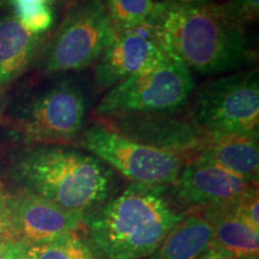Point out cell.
Returning a JSON list of instances; mask_svg holds the SVG:
<instances>
[{"instance_id": "obj_10", "label": "cell", "mask_w": 259, "mask_h": 259, "mask_svg": "<svg viewBox=\"0 0 259 259\" xmlns=\"http://www.w3.org/2000/svg\"><path fill=\"white\" fill-rule=\"evenodd\" d=\"M10 233L12 242L46 244L74 234L85 215L70 211L42 197L23 191L10 192Z\"/></svg>"}, {"instance_id": "obj_3", "label": "cell", "mask_w": 259, "mask_h": 259, "mask_svg": "<svg viewBox=\"0 0 259 259\" xmlns=\"http://www.w3.org/2000/svg\"><path fill=\"white\" fill-rule=\"evenodd\" d=\"M154 30L161 50L191 72L240 71L254 60L245 30L226 15L221 4L183 8L167 3Z\"/></svg>"}, {"instance_id": "obj_25", "label": "cell", "mask_w": 259, "mask_h": 259, "mask_svg": "<svg viewBox=\"0 0 259 259\" xmlns=\"http://www.w3.org/2000/svg\"><path fill=\"white\" fill-rule=\"evenodd\" d=\"M199 259H244V258H239L233 254L226 253V252L215 250V248H210V250L206 252V253H204Z\"/></svg>"}, {"instance_id": "obj_28", "label": "cell", "mask_w": 259, "mask_h": 259, "mask_svg": "<svg viewBox=\"0 0 259 259\" xmlns=\"http://www.w3.org/2000/svg\"><path fill=\"white\" fill-rule=\"evenodd\" d=\"M12 241L4 240V239H0V259L4 258L6 252H8L10 245H11Z\"/></svg>"}, {"instance_id": "obj_22", "label": "cell", "mask_w": 259, "mask_h": 259, "mask_svg": "<svg viewBox=\"0 0 259 259\" xmlns=\"http://www.w3.org/2000/svg\"><path fill=\"white\" fill-rule=\"evenodd\" d=\"M10 191L0 181V238L9 240L10 233Z\"/></svg>"}, {"instance_id": "obj_20", "label": "cell", "mask_w": 259, "mask_h": 259, "mask_svg": "<svg viewBox=\"0 0 259 259\" xmlns=\"http://www.w3.org/2000/svg\"><path fill=\"white\" fill-rule=\"evenodd\" d=\"M221 6L226 15L244 30L258 21L259 0H228Z\"/></svg>"}, {"instance_id": "obj_14", "label": "cell", "mask_w": 259, "mask_h": 259, "mask_svg": "<svg viewBox=\"0 0 259 259\" xmlns=\"http://www.w3.org/2000/svg\"><path fill=\"white\" fill-rule=\"evenodd\" d=\"M46 40V35L32 34L12 15L0 17V88H8L36 63Z\"/></svg>"}, {"instance_id": "obj_8", "label": "cell", "mask_w": 259, "mask_h": 259, "mask_svg": "<svg viewBox=\"0 0 259 259\" xmlns=\"http://www.w3.org/2000/svg\"><path fill=\"white\" fill-rule=\"evenodd\" d=\"M76 143L132 183L170 186L184 166L183 157L138 143L102 124L85 130Z\"/></svg>"}, {"instance_id": "obj_21", "label": "cell", "mask_w": 259, "mask_h": 259, "mask_svg": "<svg viewBox=\"0 0 259 259\" xmlns=\"http://www.w3.org/2000/svg\"><path fill=\"white\" fill-rule=\"evenodd\" d=\"M234 211L241 220L248 223L254 229L259 231V198H258V189L251 191L247 196L244 197L240 202L236 203L234 206Z\"/></svg>"}, {"instance_id": "obj_24", "label": "cell", "mask_w": 259, "mask_h": 259, "mask_svg": "<svg viewBox=\"0 0 259 259\" xmlns=\"http://www.w3.org/2000/svg\"><path fill=\"white\" fill-rule=\"evenodd\" d=\"M171 5L183 6V8H196V6H203L210 4L211 0H164Z\"/></svg>"}, {"instance_id": "obj_5", "label": "cell", "mask_w": 259, "mask_h": 259, "mask_svg": "<svg viewBox=\"0 0 259 259\" xmlns=\"http://www.w3.org/2000/svg\"><path fill=\"white\" fill-rule=\"evenodd\" d=\"M196 84L191 71L167 54L108 90L95 109L100 119L178 112Z\"/></svg>"}, {"instance_id": "obj_15", "label": "cell", "mask_w": 259, "mask_h": 259, "mask_svg": "<svg viewBox=\"0 0 259 259\" xmlns=\"http://www.w3.org/2000/svg\"><path fill=\"white\" fill-rule=\"evenodd\" d=\"M233 206L200 211L211 223L213 229L210 248L239 258H253L258 255L259 251V231L239 218Z\"/></svg>"}, {"instance_id": "obj_4", "label": "cell", "mask_w": 259, "mask_h": 259, "mask_svg": "<svg viewBox=\"0 0 259 259\" xmlns=\"http://www.w3.org/2000/svg\"><path fill=\"white\" fill-rule=\"evenodd\" d=\"M88 101L72 80L61 79L17 100L0 124L23 145H67L82 134Z\"/></svg>"}, {"instance_id": "obj_19", "label": "cell", "mask_w": 259, "mask_h": 259, "mask_svg": "<svg viewBox=\"0 0 259 259\" xmlns=\"http://www.w3.org/2000/svg\"><path fill=\"white\" fill-rule=\"evenodd\" d=\"M10 9L19 23L35 35H46L54 23L53 8L48 3H18L10 6Z\"/></svg>"}, {"instance_id": "obj_23", "label": "cell", "mask_w": 259, "mask_h": 259, "mask_svg": "<svg viewBox=\"0 0 259 259\" xmlns=\"http://www.w3.org/2000/svg\"><path fill=\"white\" fill-rule=\"evenodd\" d=\"M3 259H29V258L18 242H11L8 252H6Z\"/></svg>"}, {"instance_id": "obj_29", "label": "cell", "mask_w": 259, "mask_h": 259, "mask_svg": "<svg viewBox=\"0 0 259 259\" xmlns=\"http://www.w3.org/2000/svg\"><path fill=\"white\" fill-rule=\"evenodd\" d=\"M0 239H2V238H0Z\"/></svg>"}, {"instance_id": "obj_1", "label": "cell", "mask_w": 259, "mask_h": 259, "mask_svg": "<svg viewBox=\"0 0 259 259\" xmlns=\"http://www.w3.org/2000/svg\"><path fill=\"white\" fill-rule=\"evenodd\" d=\"M4 177L15 191L88 215L114 189V171L92 154L64 144L23 145L9 155Z\"/></svg>"}, {"instance_id": "obj_7", "label": "cell", "mask_w": 259, "mask_h": 259, "mask_svg": "<svg viewBox=\"0 0 259 259\" xmlns=\"http://www.w3.org/2000/svg\"><path fill=\"white\" fill-rule=\"evenodd\" d=\"M101 0H78L46 40L36 64L44 73L82 70L96 63L115 36Z\"/></svg>"}, {"instance_id": "obj_27", "label": "cell", "mask_w": 259, "mask_h": 259, "mask_svg": "<svg viewBox=\"0 0 259 259\" xmlns=\"http://www.w3.org/2000/svg\"><path fill=\"white\" fill-rule=\"evenodd\" d=\"M6 108H8V96L5 94V89L0 88V121H2Z\"/></svg>"}, {"instance_id": "obj_12", "label": "cell", "mask_w": 259, "mask_h": 259, "mask_svg": "<svg viewBox=\"0 0 259 259\" xmlns=\"http://www.w3.org/2000/svg\"><path fill=\"white\" fill-rule=\"evenodd\" d=\"M155 36L154 23L115 32L95 65V80L102 89H111L141 72L164 56Z\"/></svg>"}, {"instance_id": "obj_11", "label": "cell", "mask_w": 259, "mask_h": 259, "mask_svg": "<svg viewBox=\"0 0 259 259\" xmlns=\"http://www.w3.org/2000/svg\"><path fill=\"white\" fill-rule=\"evenodd\" d=\"M170 192L180 203L200 211L235 205L257 185L210 164L190 162L181 168Z\"/></svg>"}, {"instance_id": "obj_17", "label": "cell", "mask_w": 259, "mask_h": 259, "mask_svg": "<svg viewBox=\"0 0 259 259\" xmlns=\"http://www.w3.org/2000/svg\"><path fill=\"white\" fill-rule=\"evenodd\" d=\"M115 31L155 23L167 8L164 0H101Z\"/></svg>"}, {"instance_id": "obj_18", "label": "cell", "mask_w": 259, "mask_h": 259, "mask_svg": "<svg viewBox=\"0 0 259 259\" xmlns=\"http://www.w3.org/2000/svg\"><path fill=\"white\" fill-rule=\"evenodd\" d=\"M18 244L29 259H101L76 233L46 244Z\"/></svg>"}, {"instance_id": "obj_2", "label": "cell", "mask_w": 259, "mask_h": 259, "mask_svg": "<svg viewBox=\"0 0 259 259\" xmlns=\"http://www.w3.org/2000/svg\"><path fill=\"white\" fill-rule=\"evenodd\" d=\"M167 191L168 186L131 183L85 215L94 252L103 259H144L153 253L186 216Z\"/></svg>"}, {"instance_id": "obj_13", "label": "cell", "mask_w": 259, "mask_h": 259, "mask_svg": "<svg viewBox=\"0 0 259 259\" xmlns=\"http://www.w3.org/2000/svg\"><path fill=\"white\" fill-rule=\"evenodd\" d=\"M191 162L210 164L257 185L259 174L258 139L245 136H213Z\"/></svg>"}, {"instance_id": "obj_16", "label": "cell", "mask_w": 259, "mask_h": 259, "mask_svg": "<svg viewBox=\"0 0 259 259\" xmlns=\"http://www.w3.org/2000/svg\"><path fill=\"white\" fill-rule=\"evenodd\" d=\"M212 239L211 223L202 213L185 216L156 250L144 259H199L210 250Z\"/></svg>"}, {"instance_id": "obj_9", "label": "cell", "mask_w": 259, "mask_h": 259, "mask_svg": "<svg viewBox=\"0 0 259 259\" xmlns=\"http://www.w3.org/2000/svg\"><path fill=\"white\" fill-rule=\"evenodd\" d=\"M101 124L138 143L192 158L212 141L213 136L177 112L102 119Z\"/></svg>"}, {"instance_id": "obj_6", "label": "cell", "mask_w": 259, "mask_h": 259, "mask_svg": "<svg viewBox=\"0 0 259 259\" xmlns=\"http://www.w3.org/2000/svg\"><path fill=\"white\" fill-rule=\"evenodd\" d=\"M190 116L212 136H259V74L240 70L196 90Z\"/></svg>"}, {"instance_id": "obj_26", "label": "cell", "mask_w": 259, "mask_h": 259, "mask_svg": "<svg viewBox=\"0 0 259 259\" xmlns=\"http://www.w3.org/2000/svg\"><path fill=\"white\" fill-rule=\"evenodd\" d=\"M28 2H42V3H48V4H53L57 0H0V8H5L8 6L10 8L11 5L18 4V3H28Z\"/></svg>"}]
</instances>
